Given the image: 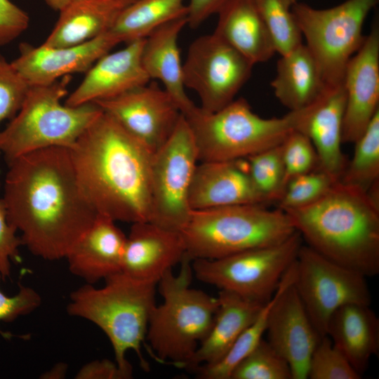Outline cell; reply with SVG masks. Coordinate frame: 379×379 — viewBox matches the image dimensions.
<instances>
[{
  "label": "cell",
  "mask_w": 379,
  "mask_h": 379,
  "mask_svg": "<svg viewBox=\"0 0 379 379\" xmlns=\"http://www.w3.org/2000/svg\"><path fill=\"white\" fill-rule=\"evenodd\" d=\"M8 166L2 199L22 245L46 260L65 258L97 216L79 185L69 149L36 150Z\"/></svg>",
  "instance_id": "obj_1"
},
{
  "label": "cell",
  "mask_w": 379,
  "mask_h": 379,
  "mask_svg": "<svg viewBox=\"0 0 379 379\" xmlns=\"http://www.w3.org/2000/svg\"><path fill=\"white\" fill-rule=\"evenodd\" d=\"M79 185L97 213L115 222L149 221L154 153L106 113L69 149Z\"/></svg>",
  "instance_id": "obj_2"
},
{
  "label": "cell",
  "mask_w": 379,
  "mask_h": 379,
  "mask_svg": "<svg viewBox=\"0 0 379 379\" xmlns=\"http://www.w3.org/2000/svg\"><path fill=\"white\" fill-rule=\"evenodd\" d=\"M307 246L366 277L379 273V201L338 180L313 204L285 211Z\"/></svg>",
  "instance_id": "obj_3"
},
{
  "label": "cell",
  "mask_w": 379,
  "mask_h": 379,
  "mask_svg": "<svg viewBox=\"0 0 379 379\" xmlns=\"http://www.w3.org/2000/svg\"><path fill=\"white\" fill-rule=\"evenodd\" d=\"M105 280L103 287L86 284L72 291L67 311L70 316L91 321L105 333L112 345L115 362L128 379L133 375L132 366L126 357L129 350H133L141 366L148 369L141 345L156 305L157 284L134 279L123 272Z\"/></svg>",
  "instance_id": "obj_4"
},
{
  "label": "cell",
  "mask_w": 379,
  "mask_h": 379,
  "mask_svg": "<svg viewBox=\"0 0 379 379\" xmlns=\"http://www.w3.org/2000/svg\"><path fill=\"white\" fill-rule=\"evenodd\" d=\"M192 261L185 253L179 273L169 270L159 281L163 302L152 308L146 334L157 359L182 368L208 333L218 307V298L191 288Z\"/></svg>",
  "instance_id": "obj_5"
},
{
  "label": "cell",
  "mask_w": 379,
  "mask_h": 379,
  "mask_svg": "<svg viewBox=\"0 0 379 379\" xmlns=\"http://www.w3.org/2000/svg\"><path fill=\"white\" fill-rule=\"evenodd\" d=\"M296 232L288 215L262 204L192 210L180 232L192 260L218 259L280 243Z\"/></svg>",
  "instance_id": "obj_6"
},
{
  "label": "cell",
  "mask_w": 379,
  "mask_h": 379,
  "mask_svg": "<svg viewBox=\"0 0 379 379\" xmlns=\"http://www.w3.org/2000/svg\"><path fill=\"white\" fill-rule=\"evenodd\" d=\"M68 76L48 85L30 86L16 115L0 131V153L6 162L32 152L60 147L70 149L101 114L94 102L68 106Z\"/></svg>",
  "instance_id": "obj_7"
},
{
  "label": "cell",
  "mask_w": 379,
  "mask_h": 379,
  "mask_svg": "<svg viewBox=\"0 0 379 379\" xmlns=\"http://www.w3.org/2000/svg\"><path fill=\"white\" fill-rule=\"evenodd\" d=\"M300 110L289 111L281 117L262 118L253 112L246 99L239 98L213 112L195 105L183 116L198 160L202 162L246 159L280 145L295 130Z\"/></svg>",
  "instance_id": "obj_8"
},
{
  "label": "cell",
  "mask_w": 379,
  "mask_h": 379,
  "mask_svg": "<svg viewBox=\"0 0 379 379\" xmlns=\"http://www.w3.org/2000/svg\"><path fill=\"white\" fill-rule=\"evenodd\" d=\"M378 0H346L318 9L297 2L291 12L326 88L343 84L347 65L363 44L362 28Z\"/></svg>",
  "instance_id": "obj_9"
},
{
  "label": "cell",
  "mask_w": 379,
  "mask_h": 379,
  "mask_svg": "<svg viewBox=\"0 0 379 379\" xmlns=\"http://www.w3.org/2000/svg\"><path fill=\"white\" fill-rule=\"evenodd\" d=\"M302 241L296 231L274 245L218 259L193 260V274L200 281L220 290L265 303L272 297L282 277L295 261Z\"/></svg>",
  "instance_id": "obj_10"
},
{
  "label": "cell",
  "mask_w": 379,
  "mask_h": 379,
  "mask_svg": "<svg viewBox=\"0 0 379 379\" xmlns=\"http://www.w3.org/2000/svg\"><path fill=\"white\" fill-rule=\"evenodd\" d=\"M293 285L321 337L326 335L328 321L339 307L371 304L364 275L328 259L307 245H302L295 260Z\"/></svg>",
  "instance_id": "obj_11"
},
{
  "label": "cell",
  "mask_w": 379,
  "mask_h": 379,
  "mask_svg": "<svg viewBox=\"0 0 379 379\" xmlns=\"http://www.w3.org/2000/svg\"><path fill=\"white\" fill-rule=\"evenodd\" d=\"M198 161L195 142L182 114L173 134L153 154L150 222L182 230L192 211L189 194Z\"/></svg>",
  "instance_id": "obj_12"
},
{
  "label": "cell",
  "mask_w": 379,
  "mask_h": 379,
  "mask_svg": "<svg viewBox=\"0 0 379 379\" xmlns=\"http://www.w3.org/2000/svg\"><path fill=\"white\" fill-rule=\"evenodd\" d=\"M254 65L214 33L199 36L182 63L184 86L197 94L201 108L213 112L227 105L249 79Z\"/></svg>",
  "instance_id": "obj_13"
},
{
  "label": "cell",
  "mask_w": 379,
  "mask_h": 379,
  "mask_svg": "<svg viewBox=\"0 0 379 379\" xmlns=\"http://www.w3.org/2000/svg\"><path fill=\"white\" fill-rule=\"evenodd\" d=\"M94 103L153 153L168 140L182 116L171 96L154 82Z\"/></svg>",
  "instance_id": "obj_14"
},
{
  "label": "cell",
  "mask_w": 379,
  "mask_h": 379,
  "mask_svg": "<svg viewBox=\"0 0 379 379\" xmlns=\"http://www.w3.org/2000/svg\"><path fill=\"white\" fill-rule=\"evenodd\" d=\"M295 261L279 284L267 321V342L287 361L292 379H307L309 362L321 336L314 328L293 283Z\"/></svg>",
  "instance_id": "obj_15"
},
{
  "label": "cell",
  "mask_w": 379,
  "mask_h": 379,
  "mask_svg": "<svg viewBox=\"0 0 379 379\" xmlns=\"http://www.w3.org/2000/svg\"><path fill=\"white\" fill-rule=\"evenodd\" d=\"M342 141L354 142L379 111V29L375 24L345 68Z\"/></svg>",
  "instance_id": "obj_16"
},
{
  "label": "cell",
  "mask_w": 379,
  "mask_h": 379,
  "mask_svg": "<svg viewBox=\"0 0 379 379\" xmlns=\"http://www.w3.org/2000/svg\"><path fill=\"white\" fill-rule=\"evenodd\" d=\"M119 44V40L109 31L71 46H34L22 43L18 56L11 62L29 86L48 85L71 74L86 72L100 57Z\"/></svg>",
  "instance_id": "obj_17"
},
{
  "label": "cell",
  "mask_w": 379,
  "mask_h": 379,
  "mask_svg": "<svg viewBox=\"0 0 379 379\" xmlns=\"http://www.w3.org/2000/svg\"><path fill=\"white\" fill-rule=\"evenodd\" d=\"M266 203L251 178L246 159L197 165L189 194L192 210Z\"/></svg>",
  "instance_id": "obj_18"
},
{
  "label": "cell",
  "mask_w": 379,
  "mask_h": 379,
  "mask_svg": "<svg viewBox=\"0 0 379 379\" xmlns=\"http://www.w3.org/2000/svg\"><path fill=\"white\" fill-rule=\"evenodd\" d=\"M180 232L150 221L132 224L126 236L121 272L143 281L157 284L185 255Z\"/></svg>",
  "instance_id": "obj_19"
},
{
  "label": "cell",
  "mask_w": 379,
  "mask_h": 379,
  "mask_svg": "<svg viewBox=\"0 0 379 379\" xmlns=\"http://www.w3.org/2000/svg\"><path fill=\"white\" fill-rule=\"evenodd\" d=\"M345 103L343 84L326 88L314 102L301 109L295 128L312 141L319 159L318 168L339 180L347 164L341 149Z\"/></svg>",
  "instance_id": "obj_20"
},
{
  "label": "cell",
  "mask_w": 379,
  "mask_h": 379,
  "mask_svg": "<svg viewBox=\"0 0 379 379\" xmlns=\"http://www.w3.org/2000/svg\"><path fill=\"white\" fill-rule=\"evenodd\" d=\"M144 40L126 43L124 48L100 57L65 104L76 107L94 102L149 82L141 62Z\"/></svg>",
  "instance_id": "obj_21"
},
{
  "label": "cell",
  "mask_w": 379,
  "mask_h": 379,
  "mask_svg": "<svg viewBox=\"0 0 379 379\" xmlns=\"http://www.w3.org/2000/svg\"><path fill=\"white\" fill-rule=\"evenodd\" d=\"M115 221L97 214L93 224L69 251V270L93 284L121 272L126 236Z\"/></svg>",
  "instance_id": "obj_22"
},
{
  "label": "cell",
  "mask_w": 379,
  "mask_h": 379,
  "mask_svg": "<svg viewBox=\"0 0 379 379\" xmlns=\"http://www.w3.org/2000/svg\"><path fill=\"white\" fill-rule=\"evenodd\" d=\"M187 25V18L172 20L153 31L143 43L141 62L149 79H157L171 96L182 114L195 105L185 93L179 35Z\"/></svg>",
  "instance_id": "obj_23"
},
{
  "label": "cell",
  "mask_w": 379,
  "mask_h": 379,
  "mask_svg": "<svg viewBox=\"0 0 379 379\" xmlns=\"http://www.w3.org/2000/svg\"><path fill=\"white\" fill-rule=\"evenodd\" d=\"M213 325L184 368L212 364L223 357L242 332L255 320L265 303L220 290Z\"/></svg>",
  "instance_id": "obj_24"
},
{
  "label": "cell",
  "mask_w": 379,
  "mask_h": 379,
  "mask_svg": "<svg viewBox=\"0 0 379 379\" xmlns=\"http://www.w3.org/2000/svg\"><path fill=\"white\" fill-rule=\"evenodd\" d=\"M371 305L348 304L331 315L326 335L361 375L379 351V319Z\"/></svg>",
  "instance_id": "obj_25"
},
{
  "label": "cell",
  "mask_w": 379,
  "mask_h": 379,
  "mask_svg": "<svg viewBox=\"0 0 379 379\" xmlns=\"http://www.w3.org/2000/svg\"><path fill=\"white\" fill-rule=\"evenodd\" d=\"M217 14L213 33L254 65L270 60L276 53L254 0H229Z\"/></svg>",
  "instance_id": "obj_26"
},
{
  "label": "cell",
  "mask_w": 379,
  "mask_h": 379,
  "mask_svg": "<svg viewBox=\"0 0 379 379\" xmlns=\"http://www.w3.org/2000/svg\"><path fill=\"white\" fill-rule=\"evenodd\" d=\"M126 6L117 0H71L42 44L65 47L95 39L109 31Z\"/></svg>",
  "instance_id": "obj_27"
},
{
  "label": "cell",
  "mask_w": 379,
  "mask_h": 379,
  "mask_svg": "<svg viewBox=\"0 0 379 379\" xmlns=\"http://www.w3.org/2000/svg\"><path fill=\"white\" fill-rule=\"evenodd\" d=\"M271 86L277 99L289 111L309 106L326 88L318 66L303 44L281 55Z\"/></svg>",
  "instance_id": "obj_28"
},
{
  "label": "cell",
  "mask_w": 379,
  "mask_h": 379,
  "mask_svg": "<svg viewBox=\"0 0 379 379\" xmlns=\"http://www.w3.org/2000/svg\"><path fill=\"white\" fill-rule=\"evenodd\" d=\"M185 0H138L125 7L109 32L120 43L144 39L159 27L187 17Z\"/></svg>",
  "instance_id": "obj_29"
},
{
  "label": "cell",
  "mask_w": 379,
  "mask_h": 379,
  "mask_svg": "<svg viewBox=\"0 0 379 379\" xmlns=\"http://www.w3.org/2000/svg\"><path fill=\"white\" fill-rule=\"evenodd\" d=\"M354 143L353 157L339 180L368 192L379 181V111Z\"/></svg>",
  "instance_id": "obj_30"
},
{
  "label": "cell",
  "mask_w": 379,
  "mask_h": 379,
  "mask_svg": "<svg viewBox=\"0 0 379 379\" xmlns=\"http://www.w3.org/2000/svg\"><path fill=\"white\" fill-rule=\"evenodd\" d=\"M279 286L272 297L261 308L255 320L242 332L226 354L219 361L196 369L204 379H230L236 366L260 342L266 333L271 307L278 295Z\"/></svg>",
  "instance_id": "obj_31"
},
{
  "label": "cell",
  "mask_w": 379,
  "mask_h": 379,
  "mask_svg": "<svg viewBox=\"0 0 379 379\" xmlns=\"http://www.w3.org/2000/svg\"><path fill=\"white\" fill-rule=\"evenodd\" d=\"M273 42L276 53L286 55L302 44V35L282 0H254Z\"/></svg>",
  "instance_id": "obj_32"
},
{
  "label": "cell",
  "mask_w": 379,
  "mask_h": 379,
  "mask_svg": "<svg viewBox=\"0 0 379 379\" xmlns=\"http://www.w3.org/2000/svg\"><path fill=\"white\" fill-rule=\"evenodd\" d=\"M246 159L249 175L257 190L268 202L278 201L286 187L281 143Z\"/></svg>",
  "instance_id": "obj_33"
},
{
  "label": "cell",
  "mask_w": 379,
  "mask_h": 379,
  "mask_svg": "<svg viewBox=\"0 0 379 379\" xmlns=\"http://www.w3.org/2000/svg\"><path fill=\"white\" fill-rule=\"evenodd\" d=\"M230 379H292L287 361L263 339L233 369Z\"/></svg>",
  "instance_id": "obj_34"
},
{
  "label": "cell",
  "mask_w": 379,
  "mask_h": 379,
  "mask_svg": "<svg viewBox=\"0 0 379 379\" xmlns=\"http://www.w3.org/2000/svg\"><path fill=\"white\" fill-rule=\"evenodd\" d=\"M339 179L317 168L290 180L286 185L279 208L286 211L313 204L322 197Z\"/></svg>",
  "instance_id": "obj_35"
},
{
  "label": "cell",
  "mask_w": 379,
  "mask_h": 379,
  "mask_svg": "<svg viewBox=\"0 0 379 379\" xmlns=\"http://www.w3.org/2000/svg\"><path fill=\"white\" fill-rule=\"evenodd\" d=\"M361 375L326 335L320 338L309 362L310 379H359Z\"/></svg>",
  "instance_id": "obj_36"
},
{
  "label": "cell",
  "mask_w": 379,
  "mask_h": 379,
  "mask_svg": "<svg viewBox=\"0 0 379 379\" xmlns=\"http://www.w3.org/2000/svg\"><path fill=\"white\" fill-rule=\"evenodd\" d=\"M281 147L286 185L292 178L319 167L316 149L302 133L293 130L281 142Z\"/></svg>",
  "instance_id": "obj_37"
},
{
  "label": "cell",
  "mask_w": 379,
  "mask_h": 379,
  "mask_svg": "<svg viewBox=\"0 0 379 379\" xmlns=\"http://www.w3.org/2000/svg\"><path fill=\"white\" fill-rule=\"evenodd\" d=\"M29 88V85L12 62L0 53V124L16 115Z\"/></svg>",
  "instance_id": "obj_38"
},
{
  "label": "cell",
  "mask_w": 379,
  "mask_h": 379,
  "mask_svg": "<svg viewBox=\"0 0 379 379\" xmlns=\"http://www.w3.org/2000/svg\"><path fill=\"white\" fill-rule=\"evenodd\" d=\"M2 279L0 274V281ZM41 304L40 295L34 288L19 284L18 292L13 296L6 295L0 290V321H12L18 317L28 314ZM0 333L5 338L13 337L10 333Z\"/></svg>",
  "instance_id": "obj_39"
},
{
  "label": "cell",
  "mask_w": 379,
  "mask_h": 379,
  "mask_svg": "<svg viewBox=\"0 0 379 379\" xmlns=\"http://www.w3.org/2000/svg\"><path fill=\"white\" fill-rule=\"evenodd\" d=\"M22 245L17 230L8 222L4 203L0 197V274L2 279L10 276L11 261H20L19 248Z\"/></svg>",
  "instance_id": "obj_40"
},
{
  "label": "cell",
  "mask_w": 379,
  "mask_h": 379,
  "mask_svg": "<svg viewBox=\"0 0 379 379\" xmlns=\"http://www.w3.org/2000/svg\"><path fill=\"white\" fill-rule=\"evenodd\" d=\"M29 17L10 0H0V46L9 44L28 28Z\"/></svg>",
  "instance_id": "obj_41"
},
{
  "label": "cell",
  "mask_w": 379,
  "mask_h": 379,
  "mask_svg": "<svg viewBox=\"0 0 379 379\" xmlns=\"http://www.w3.org/2000/svg\"><path fill=\"white\" fill-rule=\"evenodd\" d=\"M76 379H126L116 362L109 359L94 360L84 365Z\"/></svg>",
  "instance_id": "obj_42"
},
{
  "label": "cell",
  "mask_w": 379,
  "mask_h": 379,
  "mask_svg": "<svg viewBox=\"0 0 379 379\" xmlns=\"http://www.w3.org/2000/svg\"><path fill=\"white\" fill-rule=\"evenodd\" d=\"M229 0H190L187 4V25L197 28L214 14H217Z\"/></svg>",
  "instance_id": "obj_43"
},
{
  "label": "cell",
  "mask_w": 379,
  "mask_h": 379,
  "mask_svg": "<svg viewBox=\"0 0 379 379\" xmlns=\"http://www.w3.org/2000/svg\"><path fill=\"white\" fill-rule=\"evenodd\" d=\"M67 371V365L65 363H59L44 372L40 378L43 379H61L65 378Z\"/></svg>",
  "instance_id": "obj_44"
},
{
  "label": "cell",
  "mask_w": 379,
  "mask_h": 379,
  "mask_svg": "<svg viewBox=\"0 0 379 379\" xmlns=\"http://www.w3.org/2000/svg\"><path fill=\"white\" fill-rule=\"evenodd\" d=\"M71 0H44L46 4L52 9L60 11L63 9Z\"/></svg>",
  "instance_id": "obj_45"
},
{
  "label": "cell",
  "mask_w": 379,
  "mask_h": 379,
  "mask_svg": "<svg viewBox=\"0 0 379 379\" xmlns=\"http://www.w3.org/2000/svg\"><path fill=\"white\" fill-rule=\"evenodd\" d=\"M298 0H282V1L288 7L291 8V6L298 2Z\"/></svg>",
  "instance_id": "obj_46"
},
{
  "label": "cell",
  "mask_w": 379,
  "mask_h": 379,
  "mask_svg": "<svg viewBox=\"0 0 379 379\" xmlns=\"http://www.w3.org/2000/svg\"><path fill=\"white\" fill-rule=\"evenodd\" d=\"M117 1L124 4L126 6H128L138 0H117Z\"/></svg>",
  "instance_id": "obj_47"
}]
</instances>
